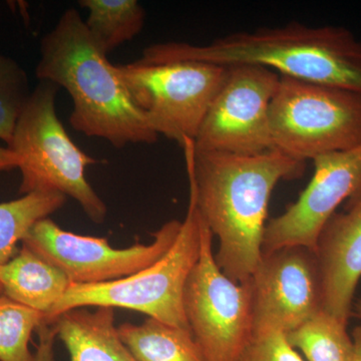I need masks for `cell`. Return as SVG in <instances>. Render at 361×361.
<instances>
[{"instance_id":"obj_1","label":"cell","mask_w":361,"mask_h":361,"mask_svg":"<svg viewBox=\"0 0 361 361\" xmlns=\"http://www.w3.org/2000/svg\"><path fill=\"white\" fill-rule=\"evenodd\" d=\"M182 148L190 192L219 239L216 263L233 281H248L262 256L271 194L280 180L300 178L305 161L277 149L253 156L199 152L191 139Z\"/></svg>"},{"instance_id":"obj_2","label":"cell","mask_w":361,"mask_h":361,"mask_svg":"<svg viewBox=\"0 0 361 361\" xmlns=\"http://www.w3.org/2000/svg\"><path fill=\"white\" fill-rule=\"evenodd\" d=\"M139 61L263 66L282 77L361 94V42L338 26L313 27L294 21L231 33L207 44L163 42L145 49Z\"/></svg>"},{"instance_id":"obj_3","label":"cell","mask_w":361,"mask_h":361,"mask_svg":"<svg viewBox=\"0 0 361 361\" xmlns=\"http://www.w3.org/2000/svg\"><path fill=\"white\" fill-rule=\"evenodd\" d=\"M35 75L68 92L73 103L70 123L78 132L106 140L116 149L158 140V133L130 97L118 66L99 49L77 9L63 11L40 40Z\"/></svg>"},{"instance_id":"obj_4","label":"cell","mask_w":361,"mask_h":361,"mask_svg":"<svg viewBox=\"0 0 361 361\" xmlns=\"http://www.w3.org/2000/svg\"><path fill=\"white\" fill-rule=\"evenodd\" d=\"M59 87L39 80L20 114L7 148L20 159V194L56 192L75 199L92 222L104 223L108 209L85 178L97 164L71 139L56 113Z\"/></svg>"},{"instance_id":"obj_5","label":"cell","mask_w":361,"mask_h":361,"mask_svg":"<svg viewBox=\"0 0 361 361\" xmlns=\"http://www.w3.org/2000/svg\"><path fill=\"white\" fill-rule=\"evenodd\" d=\"M202 217L190 192L186 218L170 250L157 262L135 274L106 283L71 284L45 323L66 311L108 306L134 310L161 322L189 329L183 294L190 272L200 255Z\"/></svg>"},{"instance_id":"obj_6","label":"cell","mask_w":361,"mask_h":361,"mask_svg":"<svg viewBox=\"0 0 361 361\" xmlns=\"http://www.w3.org/2000/svg\"><path fill=\"white\" fill-rule=\"evenodd\" d=\"M274 149L296 160L361 144V94L282 77L270 104Z\"/></svg>"},{"instance_id":"obj_7","label":"cell","mask_w":361,"mask_h":361,"mask_svg":"<svg viewBox=\"0 0 361 361\" xmlns=\"http://www.w3.org/2000/svg\"><path fill=\"white\" fill-rule=\"evenodd\" d=\"M135 106L158 135L196 139L207 111L224 84L227 66L199 61L116 66Z\"/></svg>"},{"instance_id":"obj_8","label":"cell","mask_w":361,"mask_h":361,"mask_svg":"<svg viewBox=\"0 0 361 361\" xmlns=\"http://www.w3.org/2000/svg\"><path fill=\"white\" fill-rule=\"evenodd\" d=\"M212 240L202 219L200 255L185 284L183 307L206 361H238L253 334L251 284L226 276L216 263Z\"/></svg>"},{"instance_id":"obj_9","label":"cell","mask_w":361,"mask_h":361,"mask_svg":"<svg viewBox=\"0 0 361 361\" xmlns=\"http://www.w3.org/2000/svg\"><path fill=\"white\" fill-rule=\"evenodd\" d=\"M182 222L171 220L154 233L148 245L116 249L108 239L61 229L51 218L33 226L21 242L45 262L61 270L71 284L92 285L122 279L149 267L175 243Z\"/></svg>"},{"instance_id":"obj_10","label":"cell","mask_w":361,"mask_h":361,"mask_svg":"<svg viewBox=\"0 0 361 361\" xmlns=\"http://www.w3.org/2000/svg\"><path fill=\"white\" fill-rule=\"evenodd\" d=\"M227 68L224 84L194 140L195 149L253 156L274 149L269 108L279 85V73L258 66Z\"/></svg>"},{"instance_id":"obj_11","label":"cell","mask_w":361,"mask_h":361,"mask_svg":"<svg viewBox=\"0 0 361 361\" xmlns=\"http://www.w3.org/2000/svg\"><path fill=\"white\" fill-rule=\"evenodd\" d=\"M253 332L297 329L322 310V280L313 249L286 246L262 253L249 279Z\"/></svg>"},{"instance_id":"obj_12","label":"cell","mask_w":361,"mask_h":361,"mask_svg":"<svg viewBox=\"0 0 361 361\" xmlns=\"http://www.w3.org/2000/svg\"><path fill=\"white\" fill-rule=\"evenodd\" d=\"M313 161L314 174L299 198L267 221L262 253L295 245L314 250L326 221L341 204L361 193V144Z\"/></svg>"},{"instance_id":"obj_13","label":"cell","mask_w":361,"mask_h":361,"mask_svg":"<svg viewBox=\"0 0 361 361\" xmlns=\"http://www.w3.org/2000/svg\"><path fill=\"white\" fill-rule=\"evenodd\" d=\"M322 310L348 324L361 278V193L323 226L315 245Z\"/></svg>"},{"instance_id":"obj_14","label":"cell","mask_w":361,"mask_h":361,"mask_svg":"<svg viewBox=\"0 0 361 361\" xmlns=\"http://www.w3.org/2000/svg\"><path fill=\"white\" fill-rule=\"evenodd\" d=\"M51 324L70 361H137L118 336L115 308H75L61 313Z\"/></svg>"},{"instance_id":"obj_15","label":"cell","mask_w":361,"mask_h":361,"mask_svg":"<svg viewBox=\"0 0 361 361\" xmlns=\"http://www.w3.org/2000/svg\"><path fill=\"white\" fill-rule=\"evenodd\" d=\"M71 284L61 270L23 245L11 261L0 264L2 294L44 313L45 320Z\"/></svg>"},{"instance_id":"obj_16","label":"cell","mask_w":361,"mask_h":361,"mask_svg":"<svg viewBox=\"0 0 361 361\" xmlns=\"http://www.w3.org/2000/svg\"><path fill=\"white\" fill-rule=\"evenodd\" d=\"M118 331L137 361H206L190 329L149 317L141 324L123 323Z\"/></svg>"},{"instance_id":"obj_17","label":"cell","mask_w":361,"mask_h":361,"mask_svg":"<svg viewBox=\"0 0 361 361\" xmlns=\"http://www.w3.org/2000/svg\"><path fill=\"white\" fill-rule=\"evenodd\" d=\"M78 4L89 11L85 25L106 56L144 28L146 13L137 0H80Z\"/></svg>"},{"instance_id":"obj_18","label":"cell","mask_w":361,"mask_h":361,"mask_svg":"<svg viewBox=\"0 0 361 361\" xmlns=\"http://www.w3.org/2000/svg\"><path fill=\"white\" fill-rule=\"evenodd\" d=\"M66 198L56 192H33L0 203V264L11 261L33 226L63 208Z\"/></svg>"},{"instance_id":"obj_19","label":"cell","mask_w":361,"mask_h":361,"mask_svg":"<svg viewBox=\"0 0 361 361\" xmlns=\"http://www.w3.org/2000/svg\"><path fill=\"white\" fill-rule=\"evenodd\" d=\"M348 325L320 310L285 336L292 348L300 350L308 361H353L355 342Z\"/></svg>"},{"instance_id":"obj_20","label":"cell","mask_w":361,"mask_h":361,"mask_svg":"<svg viewBox=\"0 0 361 361\" xmlns=\"http://www.w3.org/2000/svg\"><path fill=\"white\" fill-rule=\"evenodd\" d=\"M44 323V313L0 295V361H37L30 342Z\"/></svg>"},{"instance_id":"obj_21","label":"cell","mask_w":361,"mask_h":361,"mask_svg":"<svg viewBox=\"0 0 361 361\" xmlns=\"http://www.w3.org/2000/svg\"><path fill=\"white\" fill-rule=\"evenodd\" d=\"M32 92L25 68L16 59L0 54V140L7 146Z\"/></svg>"},{"instance_id":"obj_22","label":"cell","mask_w":361,"mask_h":361,"mask_svg":"<svg viewBox=\"0 0 361 361\" xmlns=\"http://www.w3.org/2000/svg\"><path fill=\"white\" fill-rule=\"evenodd\" d=\"M238 361H305L279 329L256 330Z\"/></svg>"},{"instance_id":"obj_23","label":"cell","mask_w":361,"mask_h":361,"mask_svg":"<svg viewBox=\"0 0 361 361\" xmlns=\"http://www.w3.org/2000/svg\"><path fill=\"white\" fill-rule=\"evenodd\" d=\"M37 332L39 338V346L35 353L37 361H54V342L58 336L54 325L44 323Z\"/></svg>"},{"instance_id":"obj_24","label":"cell","mask_w":361,"mask_h":361,"mask_svg":"<svg viewBox=\"0 0 361 361\" xmlns=\"http://www.w3.org/2000/svg\"><path fill=\"white\" fill-rule=\"evenodd\" d=\"M20 166V159L9 148L0 146V172L13 170Z\"/></svg>"},{"instance_id":"obj_25","label":"cell","mask_w":361,"mask_h":361,"mask_svg":"<svg viewBox=\"0 0 361 361\" xmlns=\"http://www.w3.org/2000/svg\"><path fill=\"white\" fill-rule=\"evenodd\" d=\"M353 342H355V358L353 361H361V326H357L353 330Z\"/></svg>"},{"instance_id":"obj_26","label":"cell","mask_w":361,"mask_h":361,"mask_svg":"<svg viewBox=\"0 0 361 361\" xmlns=\"http://www.w3.org/2000/svg\"><path fill=\"white\" fill-rule=\"evenodd\" d=\"M351 317H355L361 320V298L353 303V310H351Z\"/></svg>"},{"instance_id":"obj_27","label":"cell","mask_w":361,"mask_h":361,"mask_svg":"<svg viewBox=\"0 0 361 361\" xmlns=\"http://www.w3.org/2000/svg\"><path fill=\"white\" fill-rule=\"evenodd\" d=\"M0 295H2L1 287H0Z\"/></svg>"}]
</instances>
